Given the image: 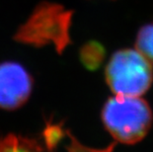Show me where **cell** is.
I'll return each instance as SVG.
<instances>
[{
  "mask_svg": "<svg viewBox=\"0 0 153 152\" xmlns=\"http://www.w3.org/2000/svg\"><path fill=\"white\" fill-rule=\"evenodd\" d=\"M102 121L116 141L134 144L147 134L152 112L140 96L115 95L103 107Z\"/></svg>",
  "mask_w": 153,
  "mask_h": 152,
  "instance_id": "obj_1",
  "label": "cell"
},
{
  "mask_svg": "<svg viewBox=\"0 0 153 152\" xmlns=\"http://www.w3.org/2000/svg\"><path fill=\"white\" fill-rule=\"evenodd\" d=\"M71 12L53 3H42L15 35V40L34 47L53 44L61 53L70 42Z\"/></svg>",
  "mask_w": 153,
  "mask_h": 152,
  "instance_id": "obj_2",
  "label": "cell"
},
{
  "mask_svg": "<svg viewBox=\"0 0 153 152\" xmlns=\"http://www.w3.org/2000/svg\"><path fill=\"white\" fill-rule=\"evenodd\" d=\"M106 80L115 95L141 96L153 81L151 61L138 50H118L106 67Z\"/></svg>",
  "mask_w": 153,
  "mask_h": 152,
  "instance_id": "obj_3",
  "label": "cell"
},
{
  "mask_svg": "<svg viewBox=\"0 0 153 152\" xmlns=\"http://www.w3.org/2000/svg\"><path fill=\"white\" fill-rule=\"evenodd\" d=\"M68 130L60 125H48L43 132V142L37 139L9 134L0 139V152H59L58 146L66 136ZM115 144L105 148H93L78 141L72 134L68 138L60 152H113Z\"/></svg>",
  "mask_w": 153,
  "mask_h": 152,
  "instance_id": "obj_4",
  "label": "cell"
},
{
  "mask_svg": "<svg viewBox=\"0 0 153 152\" xmlns=\"http://www.w3.org/2000/svg\"><path fill=\"white\" fill-rule=\"evenodd\" d=\"M33 87L32 77L21 64L0 63V108L16 110L24 105Z\"/></svg>",
  "mask_w": 153,
  "mask_h": 152,
  "instance_id": "obj_5",
  "label": "cell"
},
{
  "mask_svg": "<svg viewBox=\"0 0 153 152\" xmlns=\"http://www.w3.org/2000/svg\"><path fill=\"white\" fill-rule=\"evenodd\" d=\"M136 50L153 62V24L140 29L136 38Z\"/></svg>",
  "mask_w": 153,
  "mask_h": 152,
  "instance_id": "obj_6",
  "label": "cell"
},
{
  "mask_svg": "<svg viewBox=\"0 0 153 152\" xmlns=\"http://www.w3.org/2000/svg\"><path fill=\"white\" fill-rule=\"evenodd\" d=\"M103 48L98 44L90 43L86 44L81 51L83 62L90 67H94L103 59Z\"/></svg>",
  "mask_w": 153,
  "mask_h": 152,
  "instance_id": "obj_7",
  "label": "cell"
}]
</instances>
